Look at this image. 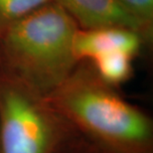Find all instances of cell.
Listing matches in <instances>:
<instances>
[{"label": "cell", "instance_id": "obj_6", "mask_svg": "<svg viewBox=\"0 0 153 153\" xmlns=\"http://www.w3.org/2000/svg\"><path fill=\"white\" fill-rule=\"evenodd\" d=\"M132 55L116 51L91 59L97 76L108 85L124 82L132 75Z\"/></svg>", "mask_w": 153, "mask_h": 153}, {"label": "cell", "instance_id": "obj_2", "mask_svg": "<svg viewBox=\"0 0 153 153\" xmlns=\"http://www.w3.org/2000/svg\"><path fill=\"white\" fill-rule=\"evenodd\" d=\"M78 25L51 1L12 25L0 40L6 63L20 84L41 97L63 84L78 62Z\"/></svg>", "mask_w": 153, "mask_h": 153}, {"label": "cell", "instance_id": "obj_3", "mask_svg": "<svg viewBox=\"0 0 153 153\" xmlns=\"http://www.w3.org/2000/svg\"><path fill=\"white\" fill-rule=\"evenodd\" d=\"M53 108L25 85L0 88L1 153H51L58 136Z\"/></svg>", "mask_w": 153, "mask_h": 153}, {"label": "cell", "instance_id": "obj_5", "mask_svg": "<svg viewBox=\"0 0 153 153\" xmlns=\"http://www.w3.org/2000/svg\"><path fill=\"white\" fill-rule=\"evenodd\" d=\"M141 45V35L123 27H103L78 30L74 41L76 61L94 59L100 55L121 51L135 56Z\"/></svg>", "mask_w": 153, "mask_h": 153}, {"label": "cell", "instance_id": "obj_1", "mask_svg": "<svg viewBox=\"0 0 153 153\" xmlns=\"http://www.w3.org/2000/svg\"><path fill=\"white\" fill-rule=\"evenodd\" d=\"M47 103L111 153H149L152 124L148 116L121 99L97 75L72 73Z\"/></svg>", "mask_w": 153, "mask_h": 153}, {"label": "cell", "instance_id": "obj_4", "mask_svg": "<svg viewBox=\"0 0 153 153\" xmlns=\"http://www.w3.org/2000/svg\"><path fill=\"white\" fill-rule=\"evenodd\" d=\"M62 7L82 30L123 27L140 35L142 26L116 0H52Z\"/></svg>", "mask_w": 153, "mask_h": 153}, {"label": "cell", "instance_id": "obj_8", "mask_svg": "<svg viewBox=\"0 0 153 153\" xmlns=\"http://www.w3.org/2000/svg\"><path fill=\"white\" fill-rule=\"evenodd\" d=\"M127 13L136 19L144 32H148L153 21V0H116Z\"/></svg>", "mask_w": 153, "mask_h": 153}, {"label": "cell", "instance_id": "obj_7", "mask_svg": "<svg viewBox=\"0 0 153 153\" xmlns=\"http://www.w3.org/2000/svg\"><path fill=\"white\" fill-rule=\"evenodd\" d=\"M52 0H0V37L18 21Z\"/></svg>", "mask_w": 153, "mask_h": 153}]
</instances>
